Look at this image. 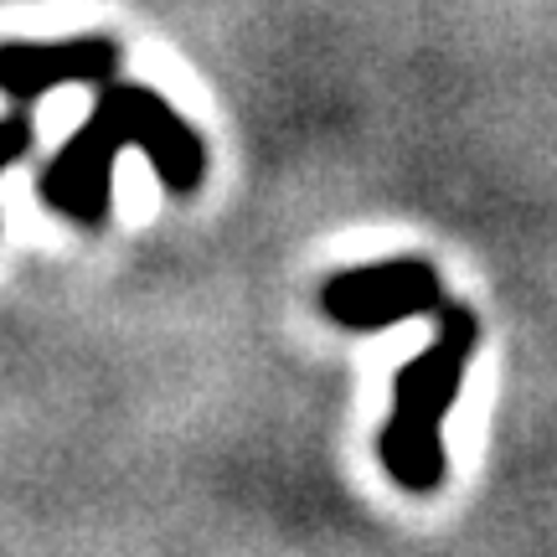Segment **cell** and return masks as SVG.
Returning <instances> with one entry per match:
<instances>
[{
    "label": "cell",
    "mask_w": 557,
    "mask_h": 557,
    "mask_svg": "<svg viewBox=\"0 0 557 557\" xmlns=\"http://www.w3.org/2000/svg\"><path fill=\"white\" fill-rule=\"evenodd\" d=\"M434 315H438L434 346L398 367L393 413H387L377 438L387 475L398 480L403 491H413V496H429L444 480V413L459 403V387H465V372H470V357H475L480 341V320L470 305L444 299Z\"/></svg>",
    "instance_id": "obj_1"
},
{
    "label": "cell",
    "mask_w": 557,
    "mask_h": 557,
    "mask_svg": "<svg viewBox=\"0 0 557 557\" xmlns=\"http://www.w3.org/2000/svg\"><path fill=\"white\" fill-rule=\"evenodd\" d=\"M129 150V124L114 99V88H103L94 114L73 139L62 145L52 165L41 171L37 197L58 212V218L78 222V227H99L109 218V197H114V160Z\"/></svg>",
    "instance_id": "obj_2"
},
{
    "label": "cell",
    "mask_w": 557,
    "mask_h": 557,
    "mask_svg": "<svg viewBox=\"0 0 557 557\" xmlns=\"http://www.w3.org/2000/svg\"><path fill=\"white\" fill-rule=\"evenodd\" d=\"M438 305H444V284L429 259L361 263V269L325 278V289H320V310L341 331H387L403 320L434 315Z\"/></svg>",
    "instance_id": "obj_3"
},
{
    "label": "cell",
    "mask_w": 557,
    "mask_h": 557,
    "mask_svg": "<svg viewBox=\"0 0 557 557\" xmlns=\"http://www.w3.org/2000/svg\"><path fill=\"white\" fill-rule=\"evenodd\" d=\"M120 67L114 37H67V41H0V94L32 103L62 83H109Z\"/></svg>",
    "instance_id": "obj_4"
},
{
    "label": "cell",
    "mask_w": 557,
    "mask_h": 557,
    "mask_svg": "<svg viewBox=\"0 0 557 557\" xmlns=\"http://www.w3.org/2000/svg\"><path fill=\"white\" fill-rule=\"evenodd\" d=\"M114 99L124 109V124H129V145L145 150L150 171L160 176L165 191H197L201 176H207V145L197 139V129L181 120L171 103L160 99L156 88H139V83H109Z\"/></svg>",
    "instance_id": "obj_5"
},
{
    "label": "cell",
    "mask_w": 557,
    "mask_h": 557,
    "mask_svg": "<svg viewBox=\"0 0 557 557\" xmlns=\"http://www.w3.org/2000/svg\"><path fill=\"white\" fill-rule=\"evenodd\" d=\"M26 150H32V120L16 109V114H5V120H0V171H11Z\"/></svg>",
    "instance_id": "obj_6"
}]
</instances>
